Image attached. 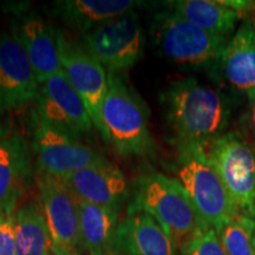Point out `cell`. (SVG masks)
<instances>
[{
	"instance_id": "cell-1",
	"label": "cell",
	"mask_w": 255,
	"mask_h": 255,
	"mask_svg": "<svg viewBox=\"0 0 255 255\" xmlns=\"http://www.w3.org/2000/svg\"><path fill=\"white\" fill-rule=\"evenodd\" d=\"M175 145L206 146L225 133L231 120L228 98L195 78L174 82L162 95Z\"/></svg>"
},
{
	"instance_id": "cell-2",
	"label": "cell",
	"mask_w": 255,
	"mask_h": 255,
	"mask_svg": "<svg viewBox=\"0 0 255 255\" xmlns=\"http://www.w3.org/2000/svg\"><path fill=\"white\" fill-rule=\"evenodd\" d=\"M101 119L102 135L120 155L143 156L152 151L154 143L149 131L148 111L120 72L108 73V91Z\"/></svg>"
},
{
	"instance_id": "cell-3",
	"label": "cell",
	"mask_w": 255,
	"mask_h": 255,
	"mask_svg": "<svg viewBox=\"0 0 255 255\" xmlns=\"http://www.w3.org/2000/svg\"><path fill=\"white\" fill-rule=\"evenodd\" d=\"M176 180L186 190L201 221L219 233L238 214L209 163L205 146L187 144L176 145Z\"/></svg>"
},
{
	"instance_id": "cell-4",
	"label": "cell",
	"mask_w": 255,
	"mask_h": 255,
	"mask_svg": "<svg viewBox=\"0 0 255 255\" xmlns=\"http://www.w3.org/2000/svg\"><path fill=\"white\" fill-rule=\"evenodd\" d=\"M132 206L152 216L177 248H182L197 229L206 226L181 183L163 174L154 173L139 178Z\"/></svg>"
},
{
	"instance_id": "cell-5",
	"label": "cell",
	"mask_w": 255,
	"mask_h": 255,
	"mask_svg": "<svg viewBox=\"0 0 255 255\" xmlns=\"http://www.w3.org/2000/svg\"><path fill=\"white\" fill-rule=\"evenodd\" d=\"M151 37L165 58L184 66L221 68L228 38L207 32L173 11L155 15Z\"/></svg>"
},
{
	"instance_id": "cell-6",
	"label": "cell",
	"mask_w": 255,
	"mask_h": 255,
	"mask_svg": "<svg viewBox=\"0 0 255 255\" xmlns=\"http://www.w3.org/2000/svg\"><path fill=\"white\" fill-rule=\"evenodd\" d=\"M238 215L252 216L255 210V148L239 132H225L205 146Z\"/></svg>"
},
{
	"instance_id": "cell-7",
	"label": "cell",
	"mask_w": 255,
	"mask_h": 255,
	"mask_svg": "<svg viewBox=\"0 0 255 255\" xmlns=\"http://www.w3.org/2000/svg\"><path fill=\"white\" fill-rule=\"evenodd\" d=\"M83 38L88 52L109 72L129 69L144 49V33L133 11L105 21Z\"/></svg>"
},
{
	"instance_id": "cell-8",
	"label": "cell",
	"mask_w": 255,
	"mask_h": 255,
	"mask_svg": "<svg viewBox=\"0 0 255 255\" xmlns=\"http://www.w3.org/2000/svg\"><path fill=\"white\" fill-rule=\"evenodd\" d=\"M34 119L33 149L43 173L64 178L104 158L75 136L51 126L38 115Z\"/></svg>"
},
{
	"instance_id": "cell-9",
	"label": "cell",
	"mask_w": 255,
	"mask_h": 255,
	"mask_svg": "<svg viewBox=\"0 0 255 255\" xmlns=\"http://www.w3.org/2000/svg\"><path fill=\"white\" fill-rule=\"evenodd\" d=\"M58 50L63 73L84 102L92 123L103 133L102 105L108 91L105 69L87 50L58 32Z\"/></svg>"
},
{
	"instance_id": "cell-10",
	"label": "cell",
	"mask_w": 255,
	"mask_h": 255,
	"mask_svg": "<svg viewBox=\"0 0 255 255\" xmlns=\"http://www.w3.org/2000/svg\"><path fill=\"white\" fill-rule=\"evenodd\" d=\"M38 83L30 59L14 34H0V113L36 101Z\"/></svg>"
},
{
	"instance_id": "cell-11",
	"label": "cell",
	"mask_w": 255,
	"mask_h": 255,
	"mask_svg": "<svg viewBox=\"0 0 255 255\" xmlns=\"http://www.w3.org/2000/svg\"><path fill=\"white\" fill-rule=\"evenodd\" d=\"M36 103L40 119L75 137L94 126L84 102L63 72L39 85Z\"/></svg>"
},
{
	"instance_id": "cell-12",
	"label": "cell",
	"mask_w": 255,
	"mask_h": 255,
	"mask_svg": "<svg viewBox=\"0 0 255 255\" xmlns=\"http://www.w3.org/2000/svg\"><path fill=\"white\" fill-rule=\"evenodd\" d=\"M37 184L41 210L53 245L76 250L81 245L77 199L65 183L53 175L41 171Z\"/></svg>"
},
{
	"instance_id": "cell-13",
	"label": "cell",
	"mask_w": 255,
	"mask_h": 255,
	"mask_svg": "<svg viewBox=\"0 0 255 255\" xmlns=\"http://www.w3.org/2000/svg\"><path fill=\"white\" fill-rule=\"evenodd\" d=\"M60 180L77 199L98 206L120 209L128 195L123 173L105 158Z\"/></svg>"
},
{
	"instance_id": "cell-14",
	"label": "cell",
	"mask_w": 255,
	"mask_h": 255,
	"mask_svg": "<svg viewBox=\"0 0 255 255\" xmlns=\"http://www.w3.org/2000/svg\"><path fill=\"white\" fill-rule=\"evenodd\" d=\"M13 34L30 59L38 83L63 72L58 50V32L43 19L28 15L21 19Z\"/></svg>"
},
{
	"instance_id": "cell-15",
	"label": "cell",
	"mask_w": 255,
	"mask_h": 255,
	"mask_svg": "<svg viewBox=\"0 0 255 255\" xmlns=\"http://www.w3.org/2000/svg\"><path fill=\"white\" fill-rule=\"evenodd\" d=\"M116 246L129 255H176L177 251L157 221L135 206L119 225Z\"/></svg>"
},
{
	"instance_id": "cell-16",
	"label": "cell",
	"mask_w": 255,
	"mask_h": 255,
	"mask_svg": "<svg viewBox=\"0 0 255 255\" xmlns=\"http://www.w3.org/2000/svg\"><path fill=\"white\" fill-rule=\"evenodd\" d=\"M221 70L232 87L255 95V15L241 21L223 50Z\"/></svg>"
},
{
	"instance_id": "cell-17",
	"label": "cell",
	"mask_w": 255,
	"mask_h": 255,
	"mask_svg": "<svg viewBox=\"0 0 255 255\" xmlns=\"http://www.w3.org/2000/svg\"><path fill=\"white\" fill-rule=\"evenodd\" d=\"M31 175L27 143L17 133L0 138V213L13 212Z\"/></svg>"
},
{
	"instance_id": "cell-18",
	"label": "cell",
	"mask_w": 255,
	"mask_h": 255,
	"mask_svg": "<svg viewBox=\"0 0 255 255\" xmlns=\"http://www.w3.org/2000/svg\"><path fill=\"white\" fill-rule=\"evenodd\" d=\"M77 199V197H76ZM81 246L91 255L113 252L119 229V209L77 199Z\"/></svg>"
},
{
	"instance_id": "cell-19",
	"label": "cell",
	"mask_w": 255,
	"mask_h": 255,
	"mask_svg": "<svg viewBox=\"0 0 255 255\" xmlns=\"http://www.w3.org/2000/svg\"><path fill=\"white\" fill-rule=\"evenodd\" d=\"M131 0H64L55 2L57 17L83 34L110 19L133 11Z\"/></svg>"
},
{
	"instance_id": "cell-20",
	"label": "cell",
	"mask_w": 255,
	"mask_h": 255,
	"mask_svg": "<svg viewBox=\"0 0 255 255\" xmlns=\"http://www.w3.org/2000/svg\"><path fill=\"white\" fill-rule=\"evenodd\" d=\"M167 7L191 24L210 33L229 38L239 21L246 19L220 0H176L165 2Z\"/></svg>"
},
{
	"instance_id": "cell-21",
	"label": "cell",
	"mask_w": 255,
	"mask_h": 255,
	"mask_svg": "<svg viewBox=\"0 0 255 255\" xmlns=\"http://www.w3.org/2000/svg\"><path fill=\"white\" fill-rule=\"evenodd\" d=\"M52 247L43 210L36 203L19 209L15 214V254L51 255Z\"/></svg>"
},
{
	"instance_id": "cell-22",
	"label": "cell",
	"mask_w": 255,
	"mask_h": 255,
	"mask_svg": "<svg viewBox=\"0 0 255 255\" xmlns=\"http://www.w3.org/2000/svg\"><path fill=\"white\" fill-rule=\"evenodd\" d=\"M218 234L228 255H255V223L251 216L237 215Z\"/></svg>"
},
{
	"instance_id": "cell-23",
	"label": "cell",
	"mask_w": 255,
	"mask_h": 255,
	"mask_svg": "<svg viewBox=\"0 0 255 255\" xmlns=\"http://www.w3.org/2000/svg\"><path fill=\"white\" fill-rule=\"evenodd\" d=\"M182 255H228L214 228L202 226L181 248Z\"/></svg>"
},
{
	"instance_id": "cell-24",
	"label": "cell",
	"mask_w": 255,
	"mask_h": 255,
	"mask_svg": "<svg viewBox=\"0 0 255 255\" xmlns=\"http://www.w3.org/2000/svg\"><path fill=\"white\" fill-rule=\"evenodd\" d=\"M0 255L15 254V214L0 213Z\"/></svg>"
},
{
	"instance_id": "cell-25",
	"label": "cell",
	"mask_w": 255,
	"mask_h": 255,
	"mask_svg": "<svg viewBox=\"0 0 255 255\" xmlns=\"http://www.w3.org/2000/svg\"><path fill=\"white\" fill-rule=\"evenodd\" d=\"M248 100H250V107H248V113L246 116L248 137H246V138L255 148V95L248 97Z\"/></svg>"
},
{
	"instance_id": "cell-26",
	"label": "cell",
	"mask_w": 255,
	"mask_h": 255,
	"mask_svg": "<svg viewBox=\"0 0 255 255\" xmlns=\"http://www.w3.org/2000/svg\"><path fill=\"white\" fill-rule=\"evenodd\" d=\"M51 255H79V254L77 251L72 250V248L53 245L52 251H51Z\"/></svg>"
},
{
	"instance_id": "cell-27",
	"label": "cell",
	"mask_w": 255,
	"mask_h": 255,
	"mask_svg": "<svg viewBox=\"0 0 255 255\" xmlns=\"http://www.w3.org/2000/svg\"><path fill=\"white\" fill-rule=\"evenodd\" d=\"M95 255H115V253L113 251V252H108V253H100V254H95Z\"/></svg>"
},
{
	"instance_id": "cell-28",
	"label": "cell",
	"mask_w": 255,
	"mask_h": 255,
	"mask_svg": "<svg viewBox=\"0 0 255 255\" xmlns=\"http://www.w3.org/2000/svg\"><path fill=\"white\" fill-rule=\"evenodd\" d=\"M251 218H253V220H254V223H255V210H254L253 215H252V216H251Z\"/></svg>"
}]
</instances>
